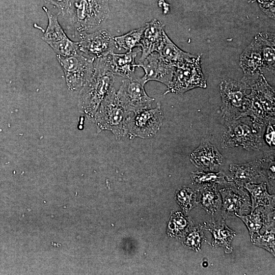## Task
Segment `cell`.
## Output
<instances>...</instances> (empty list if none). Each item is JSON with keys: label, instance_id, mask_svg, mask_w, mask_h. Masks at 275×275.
<instances>
[{"label": "cell", "instance_id": "17", "mask_svg": "<svg viewBox=\"0 0 275 275\" xmlns=\"http://www.w3.org/2000/svg\"><path fill=\"white\" fill-rule=\"evenodd\" d=\"M164 32V25L156 19L146 23L139 44L142 51L139 63L142 62L150 54L154 52H158L163 41Z\"/></svg>", "mask_w": 275, "mask_h": 275}, {"label": "cell", "instance_id": "30", "mask_svg": "<svg viewBox=\"0 0 275 275\" xmlns=\"http://www.w3.org/2000/svg\"><path fill=\"white\" fill-rule=\"evenodd\" d=\"M203 229V225L193 226L187 232L184 238V245L190 250L196 252L200 251L202 243L207 241Z\"/></svg>", "mask_w": 275, "mask_h": 275}, {"label": "cell", "instance_id": "2", "mask_svg": "<svg viewBox=\"0 0 275 275\" xmlns=\"http://www.w3.org/2000/svg\"><path fill=\"white\" fill-rule=\"evenodd\" d=\"M109 0H72L62 15L75 35L87 33L104 22L109 14Z\"/></svg>", "mask_w": 275, "mask_h": 275}, {"label": "cell", "instance_id": "14", "mask_svg": "<svg viewBox=\"0 0 275 275\" xmlns=\"http://www.w3.org/2000/svg\"><path fill=\"white\" fill-rule=\"evenodd\" d=\"M230 185L219 190L222 198V215L224 219L247 214L251 208L250 198L244 188Z\"/></svg>", "mask_w": 275, "mask_h": 275}, {"label": "cell", "instance_id": "6", "mask_svg": "<svg viewBox=\"0 0 275 275\" xmlns=\"http://www.w3.org/2000/svg\"><path fill=\"white\" fill-rule=\"evenodd\" d=\"M248 90L249 87L241 80L225 78L221 81L219 84L222 99L221 111L224 121L245 116L249 103Z\"/></svg>", "mask_w": 275, "mask_h": 275}, {"label": "cell", "instance_id": "33", "mask_svg": "<svg viewBox=\"0 0 275 275\" xmlns=\"http://www.w3.org/2000/svg\"><path fill=\"white\" fill-rule=\"evenodd\" d=\"M45 3L56 7L59 13L63 15L69 7L72 0H43Z\"/></svg>", "mask_w": 275, "mask_h": 275}, {"label": "cell", "instance_id": "32", "mask_svg": "<svg viewBox=\"0 0 275 275\" xmlns=\"http://www.w3.org/2000/svg\"><path fill=\"white\" fill-rule=\"evenodd\" d=\"M257 2L261 10L268 16L274 18V0H250L249 2Z\"/></svg>", "mask_w": 275, "mask_h": 275}, {"label": "cell", "instance_id": "24", "mask_svg": "<svg viewBox=\"0 0 275 275\" xmlns=\"http://www.w3.org/2000/svg\"><path fill=\"white\" fill-rule=\"evenodd\" d=\"M243 188L248 190L251 195L252 201L251 212L260 206L274 208V195L268 194L266 182H263L258 184L249 183L245 184Z\"/></svg>", "mask_w": 275, "mask_h": 275}, {"label": "cell", "instance_id": "8", "mask_svg": "<svg viewBox=\"0 0 275 275\" xmlns=\"http://www.w3.org/2000/svg\"><path fill=\"white\" fill-rule=\"evenodd\" d=\"M163 119L159 103L154 108L134 113L132 116L130 113L125 122V134L130 138H150L159 130Z\"/></svg>", "mask_w": 275, "mask_h": 275}, {"label": "cell", "instance_id": "22", "mask_svg": "<svg viewBox=\"0 0 275 275\" xmlns=\"http://www.w3.org/2000/svg\"><path fill=\"white\" fill-rule=\"evenodd\" d=\"M158 52L166 63L174 67L192 61L197 57V56L180 49L169 38L166 32Z\"/></svg>", "mask_w": 275, "mask_h": 275}, {"label": "cell", "instance_id": "13", "mask_svg": "<svg viewBox=\"0 0 275 275\" xmlns=\"http://www.w3.org/2000/svg\"><path fill=\"white\" fill-rule=\"evenodd\" d=\"M269 157L255 159L243 164H231L229 168L230 175L226 176V180L230 185L237 187H243L249 183H255L259 178L265 177Z\"/></svg>", "mask_w": 275, "mask_h": 275}, {"label": "cell", "instance_id": "31", "mask_svg": "<svg viewBox=\"0 0 275 275\" xmlns=\"http://www.w3.org/2000/svg\"><path fill=\"white\" fill-rule=\"evenodd\" d=\"M274 228L267 229L263 235H255L251 240L253 244L265 249L274 256Z\"/></svg>", "mask_w": 275, "mask_h": 275}, {"label": "cell", "instance_id": "10", "mask_svg": "<svg viewBox=\"0 0 275 275\" xmlns=\"http://www.w3.org/2000/svg\"><path fill=\"white\" fill-rule=\"evenodd\" d=\"M145 84L142 78L134 77L122 81L116 95L126 111L134 113L151 107L154 99L146 93Z\"/></svg>", "mask_w": 275, "mask_h": 275}, {"label": "cell", "instance_id": "11", "mask_svg": "<svg viewBox=\"0 0 275 275\" xmlns=\"http://www.w3.org/2000/svg\"><path fill=\"white\" fill-rule=\"evenodd\" d=\"M42 8L48 18L47 26L42 39L58 56H69L78 52V42L73 41L67 37L59 22L58 15L45 7Z\"/></svg>", "mask_w": 275, "mask_h": 275}, {"label": "cell", "instance_id": "21", "mask_svg": "<svg viewBox=\"0 0 275 275\" xmlns=\"http://www.w3.org/2000/svg\"><path fill=\"white\" fill-rule=\"evenodd\" d=\"M224 220L223 219L221 222L212 221L205 223L203 226L204 229L209 231L212 235L211 246L223 247L225 252L229 254L233 251L231 244L236 233L228 227Z\"/></svg>", "mask_w": 275, "mask_h": 275}, {"label": "cell", "instance_id": "1", "mask_svg": "<svg viewBox=\"0 0 275 275\" xmlns=\"http://www.w3.org/2000/svg\"><path fill=\"white\" fill-rule=\"evenodd\" d=\"M114 81V74L106 57L96 58L93 73L79 94V107L90 119L93 121L100 103L113 87Z\"/></svg>", "mask_w": 275, "mask_h": 275}, {"label": "cell", "instance_id": "28", "mask_svg": "<svg viewBox=\"0 0 275 275\" xmlns=\"http://www.w3.org/2000/svg\"><path fill=\"white\" fill-rule=\"evenodd\" d=\"M199 190L184 187L176 194V201L185 214L198 205Z\"/></svg>", "mask_w": 275, "mask_h": 275}, {"label": "cell", "instance_id": "25", "mask_svg": "<svg viewBox=\"0 0 275 275\" xmlns=\"http://www.w3.org/2000/svg\"><path fill=\"white\" fill-rule=\"evenodd\" d=\"M254 39L260 46L265 70L274 71L275 64L274 34L272 33H259L255 36Z\"/></svg>", "mask_w": 275, "mask_h": 275}, {"label": "cell", "instance_id": "23", "mask_svg": "<svg viewBox=\"0 0 275 275\" xmlns=\"http://www.w3.org/2000/svg\"><path fill=\"white\" fill-rule=\"evenodd\" d=\"M198 204L207 213L213 215L222 207L219 192L217 190L216 183H208L200 185Z\"/></svg>", "mask_w": 275, "mask_h": 275}, {"label": "cell", "instance_id": "27", "mask_svg": "<svg viewBox=\"0 0 275 275\" xmlns=\"http://www.w3.org/2000/svg\"><path fill=\"white\" fill-rule=\"evenodd\" d=\"M145 29V25L123 35L114 37L115 46L120 49L123 48L128 51H132L134 47L139 46Z\"/></svg>", "mask_w": 275, "mask_h": 275}, {"label": "cell", "instance_id": "18", "mask_svg": "<svg viewBox=\"0 0 275 275\" xmlns=\"http://www.w3.org/2000/svg\"><path fill=\"white\" fill-rule=\"evenodd\" d=\"M190 160L198 168L212 171L222 164L223 157L214 145L203 141L190 154Z\"/></svg>", "mask_w": 275, "mask_h": 275}, {"label": "cell", "instance_id": "20", "mask_svg": "<svg viewBox=\"0 0 275 275\" xmlns=\"http://www.w3.org/2000/svg\"><path fill=\"white\" fill-rule=\"evenodd\" d=\"M139 51H128L120 54L113 52L106 56L112 73L126 79L134 78L135 68L137 67L135 59Z\"/></svg>", "mask_w": 275, "mask_h": 275}, {"label": "cell", "instance_id": "29", "mask_svg": "<svg viewBox=\"0 0 275 275\" xmlns=\"http://www.w3.org/2000/svg\"><path fill=\"white\" fill-rule=\"evenodd\" d=\"M226 176L222 171L217 173H206L202 171H197L192 172L190 174L193 184L199 185L208 183L228 184L229 183L226 180Z\"/></svg>", "mask_w": 275, "mask_h": 275}, {"label": "cell", "instance_id": "34", "mask_svg": "<svg viewBox=\"0 0 275 275\" xmlns=\"http://www.w3.org/2000/svg\"><path fill=\"white\" fill-rule=\"evenodd\" d=\"M274 121H270L266 125V131L265 134V140L266 142L270 147H274V130L272 123Z\"/></svg>", "mask_w": 275, "mask_h": 275}, {"label": "cell", "instance_id": "26", "mask_svg": "<svg viewBox=\"0 0 275 275\" xmlns=\"http://www.w3.org/2000/svg\"><path fill=\"white\" fill-rule=\"evenodd\" d=\"M193 226L192 219L184 216L179 212H176L170 218L168 233L172 237L181 236L186 234Z\"/></svg>", "mask_w": 275, "mask_h": 275}, {"label": "cell", "instance_id": "9", "mask_svg": "<svg viewBox=\"0 0 275 275\" xmlns=\"http://www.w3.org/2000/svg\"><path fill=\"white\" fill-rule=\"evenodd\" d=\"M200 61V56H197L193 60L175 67L172 81L164 94H182L197 88H206L207 82Z\"/></svg>", "mask_w": 275, "mask_h": 275}, {"label": "cell", "instance_id": "16", "mask_svg": "<svg viewBox=\"0 0 275 275\" xmlns=\"http://www.w3.org/2000/svg\"><path fill=\"white\" fill-rule=\"evenodd\" d=\"M240 66L244 73L241 80L248 86L265 70L260 46L254 38L240 54Z\"/></svg>", "mask_w": 275, "mask_h": 275}, {"label": "cell", "instance_id": "5", "mask_svg": "<svg viewBox=\"0 0 275 275\" xmlns=\"http://www.w3.org/2000/svg\"><path fill=\"white\" fill-rule=\"evenodd\" d=\"M131 113L120 103L113 87L100 103L94 117L98 132L111 131L117 140L125 135V124Z\"/></svg>", "mask_w": 275, "mask_h": 275}, {"label": "cell", "instance_id": "12", "mask_svg": "<svg viewBox=\"0 0 275 275\" xmlns=\"http://www.w3.org/2000/svg\"><path fill=\"white\" fill-rule=\"evenodd\" d=\"M78 36L80 38L79 51L95 59L112 53L116 46L114 38L106 29L92 33H84Z\"/></svg>", "mask_w": 275, "mask_h": 275}, {"label": "cell", "instance_id": "7", "mask_svg": "<svg viewBox=\"0 0 275 275\" xmlns=\"http://www.w3.org/2000/svg\"><path fill=\"white\" fill-rule=\"evenodd\" d=\"M63 70L68 88L71 91L80 90L91 77L94 69V58L81 51L69 56L57 55Z\"/></svg>", "mask_w": 275, "mask_h": 275}, {"label": "cell", "instance_id": "19", "mask_svg": "<svg viewBox=\"0 0 275 275\" xmlns=\"http://www.w3.org/2000/svg\"><path fill=\"white\" fill-rule=\"evenodd\" d=\"M241 219L247 227L251 239L255 235L260 234L261 228L265 231L267 229L274 228V208H267L258 207L250 214L237 215Z\"/></svg>", "mask_w": 275, "mask_h": 275}, {"label": "cell", "instance_id": "3", "mask_svg": "<svg viewBox=\"0 0 275 275\" xmlns=\"http://www.w3.org/2000/svg\"><path fill=\"white\" fill-rule=\"evenodd\" d=\"M225 121L221 135L223 148L241 146L248 150H259L264 146L262 134L266 125L253 122L248 116Z\"/></svg>", "mask_w": 275, "mask_h": 275}, {"label": "cell", "instance_id": "4", "mask_svg": "<svg viewBox=\"0 0 275 275\" xmlns=\"http://www.w3.org/2000/svg\"><path fill=\"white\" fill-rule=\"evenodd\" d=\"M248 87L250 90L248 94L249 103L245 116L266 126L269 122L274 121V91L263 73Z\"/></svg>", "mask_w": 275, "mask_h": 275}, {"label": "cell", "instance_id": "15", "mask_svg": "<svg viewBox=\"0 0 275 275\" xmlns=\"http://www.w3.org/2000/svg\"><path fill=\"white\" fill-rule=\"evenodd\" d=\"M145 72L141 77L145 83L149 80L160 82L167 87L172 81L175 67L166 63L157 52L150 54L142 62L137 64Z\"/></svg>", "mask_w": 275, "mask_h": 275}]
</instances>
